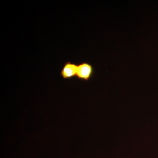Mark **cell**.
<instances>
[{
  "label": "cell",
  "mask_w": 158,
  "mask_h": 158,
  "mask_svg": "<svg viewBox=\"0 0 158 158\" xmlns=\"http://www.w3.org/2000/svg\"><path fill=\"white\" fill-rule=\"evenodd\" d=\"M93 73V66L88 62H82L78 65L76 77L80 80L88 81L91 78Z\"/></svg>",
  "instance_id": "1"
},
{
  "label": "cell",
  "mask_w": 158,
  "mask_h": 158,
  "mask_svg": "<svg viewBox=\"0 0 158 158\" xmlns=\"http://www.w3.org/2000/svg\"><path fill=\"white\" fill-rule=\"evenodd\" d=\"M77 65L70 62H66L61 70V76L64 79H71L77 76Z\"/></svg>",
  "instance_id": "2"
}]
</instances>
